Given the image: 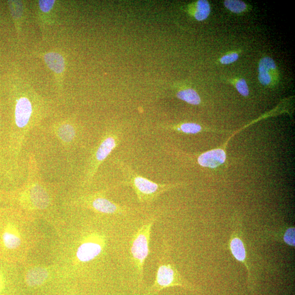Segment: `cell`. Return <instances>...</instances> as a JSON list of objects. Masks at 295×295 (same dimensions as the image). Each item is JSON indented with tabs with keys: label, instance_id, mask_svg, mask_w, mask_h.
<instances>
[{
	"label": "cell",
	"instance_id": "cell-7",
	"mask_svg": "<svg viewBox=\"0 0 295 295\" xmlns=\"http://www.w3.org/2000/svg\"><path fill=\"white\" fill-rule=\"evenodd\" d=\"M84 202L94 211L108 215H130L139 211L138 209L121 206L110 201L104 196L103 192L88 197Z\"/></svg>",
	"mask_w": 295,
	"mask_h": 295
},
{
	"label": "cell",
	"instance_id": "cell-8",
	"mask_svg": "<svg viewBox=\"0 0 295 295\" xmlns=\"http://www.w3.org/2000/svg\"><path fill=\"white\" fill-rule=\"evenodd\" d=\"M258 79L262 85L271 87L278 83V71L273 59L268 57L262 58L258 63Z\"/></svg>",
	"mask_w": 295,
	"mask_h": 295
},
{
	"label": "cell",
	"instance_id": "cell-4",
	"mask_svg": "<svg viewBox=\"0 0 295 295\" xmlns=\"http://www.w3.org/2000/svg\"><path fill=\"white\" fill-rule=\"evenodd\" d=\"M122 136V134L117 130H109L103 134L90 157L86 169L84 184H88L93 180L99 166L120 143Z\"/></svg>",
	"mask_w": 295,
	"mask_h": 295
},
{
	"label": "cell",
	"instance_id": "cell-15",
	"mask_svg": "<svg viewBox=\"0 0 295 295\" xmlns=\"http://www.w3.org/2000/svg\"><path fill=\"white\" fill-rule=\"evenodd\" d=\"M8 3L13 19L15 22L17 31L19 33L24 13L23 3L20 1H8Z\"/></svg>",
	"mask_w": 295,
	"mask_h": 295
},
{
	"label": "cell",
	"instance_id": "cell-2",
	"mask_svg": "<svg viewBox=\"0 0 295 295\" xmlns=\"http://www.w3.org/2000/svg\"><path fill=\"white\" fill-rule=\"evenodd\" d=\"M116 162L121 171L124 179L115 185V187L117 188L121 185H126L132 188L138 202L141 205H151L157 201L162 194L178 185L154 182L136 173L132 168L124 162L118 159L116 160Z\"/></svg>",
	"mask_w": 295,
	"mask_h": 295
},
{
	"label": "cell",
	"instance_id": "cell-18",
	"mask_svg": "<svg viewBox=\"0 0 295 295\" xmlns=\"http://www.w3.org/2000/svg\"><path fill=\"white\" fill-rule=\"evenodd\" d=\"M38 2L39 19L43 24L44 20L47 19L48 16L51 14L56 1L54 0H40Z\"/></svg>",
	"mask_w": 295,
	"mask_h": 295
},
{
	"label": "cell",
	"instance_id": "cell-13",
	"mask_svg": "<svg viewBox=\"0 0 295 295\" xmlns=\"http://www.w3.org/2000/svg\"><path fill=\"white\" fill-rule=\"evenodd\" d=\"M4 226L1 234L2 246L7 250H15L20 246L21 239L13 233V229L10 223H6Z\"/></svg>",
	"mask_w": 295,
	"mask_h": 295
},
{
	"label": "cell",
	"instance_id": "cell-19",
	"mask_svg": "<svg viewBox=\"0 0 295 295\" xmlns=\"http://www.w3.org/2000/svg\"><path fill=\"white\" fill-rule=\"evenodd\" d=\"M224 4L228 10L237 14L246 11L247 9L246 3L239 0H226Z\"/></svg>",
	"mask_w": 295,
	"mask_h": 295
},
{
	"label": "cell",
	"instance_id": "cell-1",
	"mask_svg": "<svg viewBox=\"0 0 295 295\" xmlns=\"http://www.w3.org/2000/svg\"><path fill=\"white\" fill-rule=\"evenodd\" d=\"M170 244L163 239L158 256L155 280L143 295H156L168 288L180 287L189 291L198 292V289L181 275L171 257Z\"/></svg>",
	"mask_w": 295,
	"mask_h": 295
},
{
	"label": "cell",
	"instance_id": "cell-3",
	"mask_svg": "<svg viewBox=\"0 0 295 295\" xmlns=\"http://www.w3.org/2000/svg\"><path fill=\"white\" fill-rule=\"evenodd\" d=\"M158 217L157 213L148 216L136 231L131 240V255L140 282H142L144 278L145 262L149 254L152 229Z\"/></svg>",
	"mask_w": 295,
	"mask_h": 295
},
{
	"label": "cell",
	"instance_id": "cell-16",
	"mask_svg": "<svg viewBox=\"0 0 295 295\" xmlns=\"http://www.w3.org/2000/svg\"><path fill=\"white\" fill-rule=\"evenodd\" d=\"M211 9L210 3L206 0H199L195 6L194 16L197 20L203 21L210 15Z\"/></svg>",
	"mask_w": 295,
	"mask_h": 295
},
{
	"label": "cell",
	"instance_id": "cell-12",
	"mask_svg": "<svg viewBox=\"0 0 295 295\" xmlns=\"http://www.w3.org/2000/svg\"><path fill=\"white\" fill-rule=\"evenodd\" d=\"M102 246L100 244L88 242L80 245L77 252V257L83 262L92 260L101 254Z\"/></svg>",
	"mask_w": 295,
	"mask_h": 295
},
{
	"label": "cell",
	"instance_id": "cell-9",
	"mask_svg": "<svg viewBox=\"0 0 295 295\" xmlns=\"http://www.w3.org/2000/svg\"><path fill=\"white\" fill-rule=\"evenodd\" d=\"M43 59L45 64L55 77L58 89L61 90L66 68L64 57L60 53L52 51L43 54Z\"/></svg>",
	"mask_w": 295,
	"mask_h": 295
},
{
	"label": "cell",
	"instance_id": "cell-14",
	"mask_svg": "<svg viewBox=\"0 0 295 295\" xmlns=\"http://www.w3.org/2000/svg\"><path fill=\"white\" fill-rule=\"evenodd\" d=\"M49 274L47 270L43 268L35 267L27 273L25 280L29 287H37L43 284L48 277Z\"/></svg>",
	"mask_w": 295,
	"mask_h": 295
},
{
	"label": "cell",
	"instance_id": "cell-20",
	"mask_svg": "<svg viewBox=\"0 0 295 295\" xmlns=\"http://www.w3.org/2000/svg\"><path fill=\"white\" fill-rule=\"evenodd\" d=\"M174 129L180 131L185 134H196L202 130L201 126L195 123H184L179 126H177Z\"/></svg>",
	"mask_w": 295,
	"mask_h": 295
},
{
	"label": "cell",
	"instance_id": "cell-5",
	"mask_svg": "<svg viewBox=\"0 0 295 295\" xmlns=\"http://www.w3.org/2000/svg\"><path fill=\"white\" fill-rule=\"evenodd\" d=\"M228 247L231 254L237 261L242 263L247 271L248 287L251 291L254 288V279L249 264L247 248L243 239V228L241 221H236L233 226L228 242Z\"/></svg>",
	"mask_w": 295,
	"mask_h": 295
},
{
	"label": "cell",
	"instance_id": "cell-23",
	"mask_svg": "<svg viewBox=\"0 0 295 295\" xmlns=\"http://www.w3.org/2000/svg\"><path fill=\"white\" fill-rule=\"evenodd\" d=\"M239 58L237 53H231L222 57L220 59V62L222 64L228 65L237 61Z\"/></svg>",
	"mask_w": 295,
	"mask_h": 295
},
{
	"label": "cell",
	"instance_id": "cell-6",
	"mask_svg": "<svg viewBox=\"0 0 295 295\" xmlns=\"http://www.w3.org/2000/svg\"><path fill=\"white\" fill-rule=\"evenodd\" d=\"M30 166L28 189L30 200L35 208L43 210L49 206L51 198L46 188L40 182V178L34 160H31Z\"/></svg>",
	"mask_w": 295,
	"mask_h": 295
},
{
	"label": "cell",
	"instance_id": "cell-17",
	"mask_svg": "<svg viewBox=\"0 0 295 295\" xmlns=\"http://www.w3.org/2000/svg\"><path fill=\"white\" fill-rule=\"evenodd\" d=\"M177 97L193 105H197L201 103V98L197 92L192 89H187L179 91Z\"/></svg>",
	"mask_w": 295,
	"mask_h": 295
},
{
	"label": "cell",
	"instance_id": "cell-11",
	"mask_svg": "<svg viewBox=\"0 0 295 295\" xmlns=\"http://www.w3.org/2000/svg\"><path fill=\"white\" fill-rule=\"evenodd\" d=\"M226 154L223 150L217 149L201 154L197 158L199 165L205 167L216 168L224 163Z\"/></svg>",
	"mask_w": 295,
	"mask_h": 295
},
{
	"label": "cell",
	"instance_id": "cell-10",
	"mask_svg": "<svg viewBox=\"0 0 295 295\" xmlns=\"http://www.w3.org/2000/svg\"><path fill=\"white\" fill-rule=\"evenodd\" d=\"M56 137L64 146H69L76 141L77 138L76 127L69 121L59 122L54 127Z\"/></svg>",
	"mask_w": 295,
	"mask_h": 295
},
{
	"label": "cell",
	"instance_id": "cell-22",
	"mask_svg": "<svg viewBox=\"0 0 295 295\" xmlns=\"http://www.w3.org/2000/svg\"><path fill=\"white\" fill-rule=\"evenodd\" d=\"M236 88L238 93L243 97H247L249 94L248 84L246 80L240 79L237 81L235 84Z\"/></svg>",
	"mask_w": 295,
	"mask_h": 295
},
{
	"label": "cell",
	"instance_id": "cell-24",
	"mask_svg": "<svg viewBox=\"0 0 295 295\" xmlns=\"http://www.w3.org/2000/svg\"><path fill=\"white\" fill-rule=\"evenodd\" d=\"M2 168V162L0 161V169Z\"/></svg>",
	"mask_w": 295,
	"mask_h": 295
},
{
	"label": "cell",
	"instance_id": "cell-21",
	"mask_svg": "<svg viewBox=\"0 0 295 295\" xmlns=\"http://www.w3.org/2000/svg\"><path fill=\"white\" fill-rule=\"evenodd\" d=\"M282 242L291 247L295 246V228L294 226L289 227L284 231Z\"/></svg>",
	"mask_w": 295,
	"mask_h": 295
}]
</instances>
